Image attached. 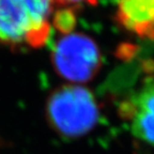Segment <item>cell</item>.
I'll return each mask as SVG.
<instances>
[{"mask_svg": "<svg viewBox=\"0 0 154 154\" xmlns=\"http://www.w3.org/2000/svg\"><path fill=\"white\" fill-rule=\"evenodd\" d=\"M0 146H1V140H0Z\"/></svg>", "mask_w": 154, "mask_h": 154, "instance_id": "obj_8", "label": "cell"}, {"mask_svg": "<svg viewBox=\"0 0 154 154\" xmlns=\"http://www.w3.org/2000/svg\"><path fill=\"white\" fill-rule=\"evenodd\" d=\"M116 19L126 31L154 40V0H118Z\"/></svg>", "mask_w": 154, "mask_h": 154, "instance_id": "obj_5", "label": "cell"}, {"mask_svg": "<svg viewBox=\"0 0 154 154\" xmlns=\"http://www.w3.org/2000/svg\"><path fill=\"white\" fill-rule=\"evenodd\" d=\"M56 2L60 3L62 5H80V3L88 2L90 5H94L95 0H54Z\"/></svg>", "mask_w": 154, "mask_h": 154, "instance_id": "obj_7", "label": "cell"}, {"mask_svg": "<svg viewBox=\"0 0 154 154\" xmlns=\"http://www.w3.org/2000/svg\"><path fill=\"white\" fill-rule=\"evenodd\" d=\"M53 25L60 33L69 34L76 25V15L72 9L65 8L56 12L53 18Z\"/></svg>", "mask_w": 154, "mask_h": 154, "instance_id": "obj_6", "label": "cell"}, {"mask_svg": "<svg viewBox=\"0 0 154 154\" xmlns=\"http://www.w3.org/2000/svg\"><path fill=\"white\" fill-rule=\"evenodd\" d=\"M121 115L132 120V132L136 138L154 146V78L121 106Z\"/></svg>", "mask_w": 154, "mask_h": 154, "instance_id": "obj_4", "label": "cell"}, {"mask_svg": "<svg viewBox=\"0 0 154 154\" xmlns=\"http://www.w3.org/2000/svg\"><path fill=\"white\" fill-rule=\"evenodd\" d=\"M51 63L64 79L72 82L91 80L102 66L99 46L84 33L64 34L54 45Z\"/></svg>", "mask_w": 154, "mask_h": 154, "instance_id": "obj_3", "label": "cell"}, {"mask_svg": "<svg viewBox=\"0 0 154 154\" xmlns=\"http://www.w3.org/2000/svg\"><path fill=\"white\" fill-rule=\"evenodd\" d=\"M48 124L61 137H82L99 122L100 109L95 96L88 88L65 85L51 93L46 101Z\"/></svg>", "mask_w": 154, "mask_h": 154, "instance_id": "obj_2", "label": "cell"}, {"mask_svg": "<svg viewBox=\"0 0 154 154\" xmlns=\"http://www.w3.org/2000/svg\"><path fill=\"white\" fill-rule=\"evenodd\" d=\"M54 0H0V43L38 48L49 38Z\"/></svg>", "mask_w": 154, "mask_h": 154, "instance_id": "obj_1", "label": "cell"}]
</instances>
